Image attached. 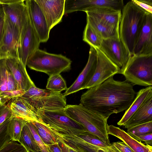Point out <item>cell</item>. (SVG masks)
<instances>
[{
  "label": "cell",
  "instance_id": "1",
  "mask_svg": "<svg viewBox=\"0 0 152 152\" xmlns=\"http://www.w3.org/2000/svg\"><path fill=\"white\" fill-rule=\"evenodd\" d=\"M137 92L127 80H116L113 76L88 89L82 95L80 102L89 110L108 119L114 113L127 110L134 100Z\"/></svg>",
  "mask_w": 152,
  "mask_h": 152
},
{
  "label": "cell",
  "instance_id": "2",
  "mask_svg": "<svg viewBox=\"0 0 152 152\" xmlns=\"http://www.w3.org/2000/svg\"><path fill=\"white\" fill-rule=\"evenodd\" d=\"M145 11L130 1L124 6L119 26V35L131 56L145 18Z\"/></svg>",
  "mask_w": 152,
  "mask_h": 152
},
{
  "label": "cell",
  "instance_id": "3",
  "mask_svg": "<svg viewBox=\"0 0 152 152\" xmlns=\"http://www.w3.org/2000/svg\"><path fill=\"white\" fill-rule=\"evenodd\" d=\"M64 109L73 119L81 124L87 131L104 142L110 145L107 118L86 108L81 104L67 105Z\"/></svg>",
  "mask_w": 152,
  "mask_h": 152
},
{
  "label": "cell",
  "instance_id": "4",
  "mask_svg": "<svg viewBox=\"0 0 152 152\" xmlns=\"http://www.w3.org/2000/svg\"><path fill=\"white\" fill-rule=\"evenodd\" d=\"M39 121L56 136H81L87 132L80 123L71 118L64 108L36 111Z\"/></svg>",
  "mask_w": 152,
  "mask_h": 152
},
{
  "label": "cell",
  "instance_id": "5",
  "mask_svg": "<svg viewBox=\"0 0 152 152\" xmlns=\"http://www.w3.org/2000/svg\"><path fill=\"white\" fill-rule=\"evenodd\" d=\"M72 62L62 55L50 53L39 48L28 59L26 66L50 76L69 70Z\"/></svg>",
  "mask_w": 152,
  "mask_h": 152
},
{
  "label": "cell",
  "instance_id": "6",
  "mask_svg": "<svg viewBox=\"0 0 152 152\" xmlns=\"http://www.w3.org/2000/svg\"><path fill=\"white\" fill-rule=\"evenodd\" d=\"M36 111L64 108L66 99L63 94L47 89H42L35 86L31 87L20 96Z\"/></svg>",
  "mask_w": 152,
  "mask_h": 152
},
{
  "label": "cell",
  "instance_id": "7",
  "mask_svg": "<svg viewBox=\"0 0 152 152\" xmlns=\"http://www.w3.org/2000/svg\"><path fill=\"white\" fill-rule=\"evenodd\" d=\"M122 74L134 85H152V55L132 56Z\"/></svg>",
  "mask_w": 152,
  "mask_h": 152
},
{
  "label": "cell",
  "instance_id": "8",
  "mask_svg": "<svg viewBox=\"0 0 152 152\" xmlns=\"http://www.w3.org/2000/svg\"><path fill=\"white\" fill-rule=\"evenodd\" d=\"M100 50L120 70L122 74L131 57L119 37L103 39Z\"/></svg>",
  "mask_w": 152,
  "mask_h": 152
},
{
  "label": "cell",
  "instance_id": "9",
  "mask_svg": "<svg viewBox=\"0 0 152 152\" xmlns=\"http://www.w3.org/2000/svg\"><path fill=\"white\" fill-rule=\"evenodd\" d=\"M20 38L18 28L5 16L3 35L0 46V59L9 57L19 59Z\"/></svg>",
  "mask_w": 152,
  "mask_h": 152
},
{
  "label": "cell",
  "instance_id": "10",
  "mask_svg": "<svg viewBox=\"0 0 152 152\" xmlns=\"http://www.w3.org/2000/svg\"><path fill=\"white\" fill-rule=\"evenodd\" d=\"M97 53V61L94 75L83 89H89L98 85L115 74H119L118 68L99 49H95Z\"/></svg>",
  "mask_w": 152,
  "mask_h": 152
},
{
  "label": "cell",
  "instance_id": "11",
  "mask_svg": "<svg viewBox=\"0 0 152 152\" xmlns=\"http://www.w3.org/2000/svg\"><path fill=\"white\" fill-rule=\"evenodd\" d=\"M123 0H65L64 14L81 11L85 12L99 7H110L122 11Z\"/></svg>",
  "mask_w": 152,
  "mask_h": 152
},
{
  "label": "cell",
  "instance_id": "12",
  "mask_svg": "<svg viewBox=\"0 0 152 152\" xmlns=\"http://www.w3.org/2000/svg\"><path fill=\"white\" fill-rule=\"evenodd\" d=\"M1 5L5 17L19 30L20 40L29 21L28 9L25 0H16L10 4Z\"/></svg>",
  "mask_w": 152,
  "mask_h": 152
},
{
  "label": "cell",
  "instance_id": "13",
  "mask_svg": "<svg viewBox=\"0 0 152 152\" xmlns=\"http://www.w3.org/2000/svg\"><path fill=\"white\" fill-rule=\"evenodd\" d=\"M40 43L29 19L28 23L21 38L18 49L19 59L25 67L28 59L39 49Z\"/></svg>",
  "mask_w": 152,
  "mask_h": 152
},
{
  "label": "cell",
  "instance_id": "14",
  "mask_svg": "<svg viewBox=\"0 0 152 152\" xmlns=\"http://www.w3.org/2000/svg\"><path fill=\"white\" fill-rule=\"evenodd\" d=\"M30 21L37 33L41 42H47L50 30L39 7L35 0H25Z\"/></svg>",
  "mask_w": 152,
  "mask_h": 152
},
{
  "label": "cell",
  "instance_id": "15",
  "mask_svg": "<svg viewBox=\"0 0 152 152\" xmlns=\"http://www.w3.org/2000/svg\"><path fill=\"white\" fill-rule=\"evenodd\" d=\"M46 19L49 30L61 22L64 14L65 0H35Z\"/></svg>",
  "mask_w": 152,
  "mask_h": 152
},
{
  "label": "cell",
  "instance_id": "16",
  "mask_svg": "<svg viewBox=\"0 0 152 152\" xmlns=\"http://www.w3.org/2000/svg\"><path fill=\"white\" fill-rule=\"evenodd\" d=\"M96 61V50L90 46L88 58L85 66L74 83L63 94L65 96L83 89L94 75Z\"/></svg>",
  "mask_w": 152,
  "mask_h": 152
},
{
  "label": "cell",
  "instance_id": "17",
  "mask_svg": "<svg viewBox=\"0 0 152 152\" xmlns=\"http://www.w3.org/2000/svg\"><path fill=\"white\" fill-rule=\"evenodd\" d=\"M5 62V58L0 59V95L9 101L12 98L23 95Z\"/></svg>",
  "mask_w": 152,
  "mask_h": 152
},
{
  "label": "cell",
  "instance_id": "18",
  "mask_svg": "<svg viewBox=\"0 0 152 152\" xmlns=\"http://www.w3.org/2000/svg\"><path fill=\"white\" fill-rule=\"evenodd\" d=\"M152 55V14L146 12L140 35L136 43L133 56Z\"/></svg>",
  "mask_w": 152,
  "mask_h": 152
},
{
  "label": "cell",
  "instance_id": "19",
  "mask_svg": "<svg viewBox=\"0 0 152 152\" xmlns=\"http://www.w3.org/2000/svg\"><path fill=\"white\" fill-rule=\"evenodd\" d=\"M5 62L19 90L24 93L32 86H35L27 73L26 67L19 59L8 58H5Z\"/></svg>",
  "mask_w": 152,
  "mask_h": 152
},
{
  "label": "cell",
  "instance_id": "20",
  "mask_svg": "<svg viewBox=\"0 0 152 152\" xmlns=\"http://www.w3.org/2000/svg\"><path fill=\"white\" fill-rule=\"evenodd\" d=\"M8 104L12 113L11 118L17 117L26 121H39L36 111L21 96L12 98Z\"/></svg>",
  "mask_w": 152,
  "mask_h": 152
},
{
  "label": "cell",
  "instance_id": "21",
  "mask_svg": "<svg viewBox=\"0 0 152 152\" xmlns=\"http://www.w3.org/2000/svg\"><path fill=\"white\" fill-rule=\"evenodd\" d=\"M86 15L101 20L119 33L121 11L108 7L96 8L85 12Z\"/></svg>",
  "mask_w": 152,
  "mask_h": 152
},
{
  "label": "cell",
  "instance_id": "22",
  "mask_svg": "<svg viewBox=\"0 0 152 152\" xmlns=\"http://www.w3.org/2000/svg\"><path fill=\"white\" fill-rule=\"evenodd\" d=\"M151 121H152V91L124 126L128 129Z\"/></svg>",
  "mask_w": 152,
  "mask_h": 152
},
{
  "label": "cell",
  "instance_id": "23",
  "mask_svg": "<svg viewBox=\"0 0 152 152\" xmlns=\"http://www.w3.org/2000/svg\"><path fill=\"white\" fill-rule=\"evenodd\" d=\"M108 134L114 136L121 140L130 148L133 152H148L150 145H145L141 141H138L127 132L120 128L112 125L108 126Z\"/></svg>",
  "mask_w": 152,
  "mask_h": 152
},
{
  "label": "cell",
  "instance_id": "24",
  "mask_svg": "<svg viewBox=\"0 0 152 152\" xmlns=\"http://www.w3.org/2000/svg\"><path fill=\"white\" fill-rule=\"evenodd\" d=\"M152 91V86L147 87L137 92L136 96L129 107L126 111L121 120L117 123L120 126H124L139 108Z\"/></svg>",
  "mask_w": 152,
  "mask_h": 152
},
{
  "label": "cell",
  "instance_id": "25",
  "mask_svg": "<svg viewBox=\"0 0 152 152\" xmlns=\"http://www.w3.org/2000/svg\"><path fill=\"white\" fill-rule=\"evenodd\" d=\"M87 23L96 31L103 39L111 37H119V33L99 19L86 15ZM120 38V37H119Z\"/></svg>",
  "mask_w": 152,
  "mask_h": 152
},
{
  "label": "cell",
  "instance_id": "26",
  "mask_svg": "<svg viewBox=\"0 0 152 152\" xmlns=\"http://www.w3.org/2000/svg\"><path fill=\"white\" fill-rule=\"evenodd\" d=\"M103 38L94 29L87 23L83 36V40L95 49H100Z\"/></svg>",
  "mask_w": 152,
  "mask_h": 152
},
{
  "label": "cell",
  "instance_id": "27",
  "mask_svg": "<svg viewBox=\"0 0 152 152\" xmlns=\"http://www.w3.org/2000/svg\"><path fill=\"white\" fill-rule=\"evenodd\" d=\"M32 122L35 126L38 134L45 145H51L58 142V139L57 136L46 126L40 121Z\"/></svg>",
  "mask_w": 152,
  "mask_h": 152
},
{
  "label": "cell",
  "instance_id": "28",
  "mask_svg": "<svg viewBox=\"0 0 152 152\" xmlns=\"http://www.w3.org/2000/svg\"><path fill=\"white\" fill-rule=\"evenodd\" d=\"M18 142L26 149H29L36 152H41L26 122Z\"/></svg>",
  "mask_w": 152,
  "mask_h": 152
},
{
  "label": "cell",
  "instance_id": "29",
  "mask_svg": "<svg viewBox=\"0 0 152 152\" xmlns=\"http://www.w3.org/2000/svg\"><path fill=\"white\" fill-rule=\"evenodd\" d=\"M25 122L26 121L20 118L14 117L10 118L8 129L12 141H19Z\"/></svg>",
  "mask_w": 152,
  "mask_h": 152
},
{
  "label": "cell",
  "instance_id": "30",
  "mask_svg": "<svg viewBox=\"0 0 152 152\" xmlns=\"http://www.w3.org/2000/svg\"><path fill=\"white\" fill-rule=\"evenodd\" d=\"M46 88L55 92L61 93L63 91H66L67 88L65 80L60 74H58L49 76Z\"/></svg>",
  "mask_w": 152,
  "mask_h": 152
},
{
  "label": "cell",
  "instance_id": "31",
  "mask_svg": "<svg viewBox=\"0 0 152 152\" xmlns=\"http://www.w3.org/2000/svg\"><path fill=\"white\" fill-rule=\"evenodd\" d=\"M57 137L62 140L74 142L88 152H102L99 149V146L85 141L78 136L76 135H72L71 136L61 135L57 136Z\"/></svg>",
  "mask_w": 152,
  "mask_h": 152
},
{
  "label": "cell",
  "instance_id": "32",
  "mask_svg": "<svg viewBox=\"0 0 152 152\" xmlns=\"http://www.w3.org/2000/svg\"><path fill=\"white\" fill-rule=\"evenodd\" d=\"M127 133L130 135L138 136L152 133V121L138 124L129 128Z\"/></svg>",
  "mask_w": 152,
  "mask_h": 152
},
{
  "label": "cell",
  "instance_id": "33",
  "mask_svg": "<svg viewBox=\"0 0 152 152\" xmlns=\"http://www.w3.org/2000/svg\"><path fill=\"white\" fill-rule=\"evenodd\" d=\"M26 123L32 133L41 152H50L48 147L38 134L36 128L32 121H26Z\"/></svg>",
  "mask_w": 152,
  "mask_h": 152
},
{
  "label": "cell",
  "instance_id": "34",
  "mask_svg": "<svg viewBox=\"0 0 152 152\" xmlns=\"http://www.w3.org/2000/svg\"><path fill=\"white\" fill-rule=\"evenodd\" d=\"M10 119H7L0 126V150L12 140L8 129Z\"/></svg>",
  "mask_w": 152,
  "mask_h": 152
},
{
  "label": "cell",
  "instance_id": "35",
  "mask_svg": "<svg viewBox=\"0 0 152 152\" xmlns=\"http://www.w3.org/2000/svg\"><path fill=\"white\" fill-rule=\"evenodd\" d=\"M78 136L85 141L99 147L106 148L110 145L88 131L82 135Z\"/></svg>",
  "mask_w": 152,
  "mask_h": 152
},
{
  "label": "cell",
  "instance_id": "36",
  "mask_svg": "<svg viewBox=\"0 0 152 152\" xmlns=\"http://www.w3.org/2000/svg\"><path fill=\"white\" fill-rule=\"evenodd\" d=\"M0 152H27L26 149L22 145L15 141H11L4 146Z\"/></svg>",
  "mask_w": 152,
  "mask_h": 152
},
{
  "label": "cell",
  "instance_id": "37",
  "mask_svg": "<svg viewBox=\"0 0 152 152\" xmlns=\"http://www.w3.org/2000/svg\"><path fill=\"white\" fill-rule=\"evenodd\" d=\"M12 115L11 110L8 104H0V126Z\"/></svg>",
  "mask_w": 152,
  "mask_h": 152
},
{
  "label": "cell",
  "instance_id": "38",
  "mask_svg": "<svg viewBox=\"0 0 152 152\" xmlns=\"http://www.w3.org/2000/svg\"><path fill=\"white\" fill-rule=\"evenodd\" d=\"M132 1L146 12L152 14V0H132Z\"/></svg>",
  "mask_w": 152,
  "mask_h": 152
},
{
  "label": "cell",
  "instance_id": "39",
  "mask_svg": "<svg viewBox=\"0 0 152 152\" xmlns=\"http://www.w3.org/2000/svg\"><path fill=\"white\" fill-rule=\"evenodd\" d=\"M136 140L144 142L146 144L152 146V133L146 134L142 135L135 136L130 135Z\"/></svg>",
  "mask_w": 152,
  "mask_h": 152
},
{
  "label": "cell",
  "instance_id": "40",
  "mask_svg": "<svg viewBox=\"0 0 152 152\" xmlns=\"http://www.w3.org/2000/svg\"><path fill=\"white\" fill-rule=\"evenodd\" d=\"M63 141L75 152H88L85 149L72 142L58 138Z\"/></svg>",
  "mask_w": 152,
  "mask_h": 152
},
{
  "label": "cell",
  "instance_id": "41",
  "mask_svg": "<svg viewBox=\"0 0 152 152\" xmlns=\"http://www.w3.org/2000/svg\"><path fill=\"white\" fill-rule=\"evenodd\" d=\"M121 152H133L132 150L123 142L118 141L112 143Z\"/></svg>",
  "mask_w": 152,
  "mask_h": 152
},
{
  "label": "cell",
  "instance_id": "42",
  "mask_svg": "<svg viewBox=\"0 0 152 152\" xmlns=\"http://www.w3.org/2000/svg\"><path fill=\"white\" fill-rule=\"evenodd\" d=\"M46 145L50 152H63L58 142L52 145Z\"/></svg>",
  "mask_w": 152,
  "mask_h": 152
},
{
  "label": "cell",
  "instance_id": "43",
  "mask_svg": "<svg viewBox=\"0 0 152 152\" xmlns=\"http://www.w3.org/2000/svg\"><path fill=\"white\" fill-rule=\"evenodd\" d=\"M58 139V144L63 152H75L73 150L66 145L63 141Z\"/></svg>",
  "mask_w": 152,
  "mask_h": 152
},
{
  "label": "cell",
  "instance_id": "44",
  "mask_svg": "<svg viewBox=\"0 0 152 152\" xmlns=\"http://www.w3.org/2000/svg\"><path fill=\"white\" fill-rule=\"evenodd\" d=\"M4 21L0 24V46L3 35Z\"/></svg>",
  "mask_w": 152,
  "mask_h": 152
},
{
  "label": "cell",
  "instance_id": "45",
  "mask_svg": "<svg viewBox=\"0 0 152 152\" xmlns=\"http://www.w3.org/2000/svg\"><path fill=\"white\" fill-rule=\"evenodd\" d=\"M5 19V15L1 7H0V24L4 21Z\"/></svg>",
  "mask_w": 152,
  "mask_h": 152
},
{
  "label": "cell",
  "instance_id": "46",
  "mask_svg": "<svg viewBox=\"0 0 152 152\" xmlns=\"http://www.w3.org/2000/svg\"><path fill=\"white\" fill-rule=\"evenodd\" d=\"M148 152H152V146H150Z\"/></svg>",
  "mask_w": 152,
  "mask_h": 152
},
{
  "label": "cell",
  "instance_id": "47",
  "mask_svg": "<svg viewBox=\"0 0 152 152\" xmlns=\"http://www.w3.org/2000/svg\"><path fill=\"white\" fill-rule=\"evenodd\" d=\"M26 150H27V152H36L35 151H33L32 150H31L29 149H26Z\"/></svg>",
  "mask_w": 152,
  "mask_h": 152
},
{
  "label": "cell",
  "instance_id": "48",
  "mask_svg": "<svg viewBox=\"0 0 152 152\" xmlns=\"http://www.w3.org/2000/svg\"><path fill=\"white\" fill-rule=\"evenodd\" d=\"M1 7V4L0 3V7Z\"/></svg>",
  "mask_w": 152,
  "mask_h": 152
}]
</instances>
